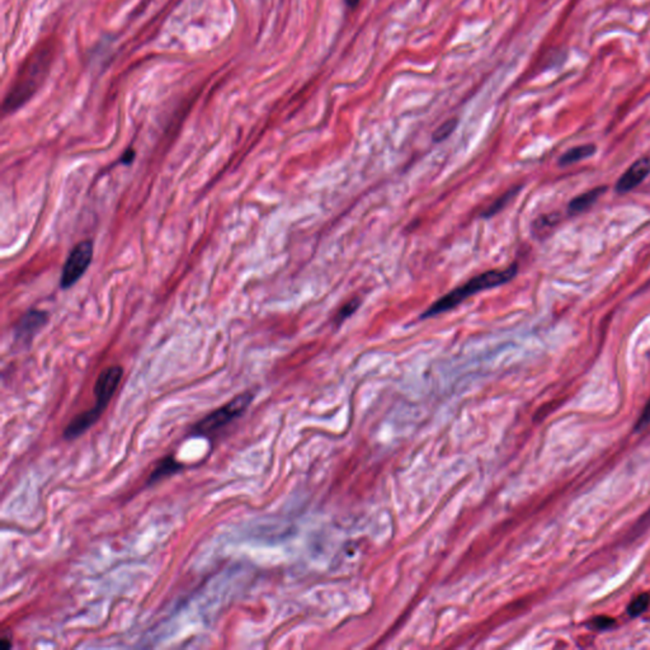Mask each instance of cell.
Wrapping results in <instances>:
<instances>
[{
    "instance_id": "277c9868",
    "label": "cell",
    "mask_w": 650,
    "mask_h": 650,
    "mask_svg": "<svg viewBox=\"0 0 650 650\" xmlns=\"http://www.w3.org/2000/svg\"><path fill=\"white\" fill-rule=\"evenodd\" d=\"M93 253V242L89 239L78 243L71 250L66 262L64 264L63 273L60 278V286L63 290H68L82 278L92 263Z\"/></svg>"
},
{
    "instance_id": "ac0fdd59",
    "label": "cell",
    "mask_w": 650,
    "mask_h": 650,
    "mask_svg": "<svg viewBox=\"0 0 650 650\" xmlns=\"http://www.w3.org/2000/svg\"><path fill=\"white\" fill-rule=\"evenodd\" d=\"M133 158H135V152H133L132 149H129V150H126L121 161L125 163V164H131L132 161H133Z\"/></svg>"
},
{
    "instance_id": "7a4b0ae2",
    "label": "cell",
    "mask_w": 650,
    "mask_h": 650,
    "mask_svg": "<svg viewBox=\"0 0 650 650\" xmlns=\"http://www.w3.org/2000/svg\"><path fill=\"white\" fill-rule=\"evenodd\" d=\"M517 272H519V266L513 263L510 267L503 268V270H486L484 273L472 277L468 282L450 291L442 298H438L435 304L431 305L428 309L423 312L421 319L432 318L443 312H450L451 309L456 308L457 305L461 304L463 301L472 295H477L480 291L494 289V287H498V286L512 281L513 278L517 276Z\"/></svg>"
},
{
    "instance_id": "5b68a950",
    "label": "cell",
    "mask_w": 650,
    "mask_h": 650,
    "mask_svg": "<svg viewBox=\"0 0 650 650\" xmlns=\"http://www.w3.org/2000/svg\"><path fill=\"white\" fill-rule=\"evenodd\" d=\"M124 370L121 366H110L104 368L98 376L96 385H94V396H96V405L93 409L98 414H103L104 410L108 407L113 395L118 389L120 382L122 380Z\"/></svg>"
},
{
    "instance_id": "ba28073f",
    "label": "cell",
    "mask_w": 650,
    "mask_h": 650,
    "mask_svg": "<svg viewBox=\"0 0 650 650\" xmlns=\"http://www.w3.org/2000/svg\"><path fill=\"white\" fill-rule=\"evenodd\" d=\"M185 469V465L180 463L174 455H168L160 458L158 463L154 466L150 475L147 477V485H154L161 482L163 479L172 477L174 474L180 472Z\"/></svg>"
},
{
    "instance_id": "52a82bcc",
    "label": "cell",
    "mask_w": 650,
    "mask_h": 650,
    "mask_svg": "<svg viewBox=\"0 0 650 650\" xmlns=\"http://www.w3.org/2000/svg\"><path fill=\"white\" fill-rule=\"evenodd\" d=\"M650 173V158H640L628 168V171L616 182V191L626 194L637 187Z\"/></svg>"
},
{
    "instance_id": "7c38bea8",
    "label": "cell",
    "mask_w": 650,
    "mask_h": 650,
    "mask_svg": "<svg viewBox=\"0 0 650 650\" xmlns=\"http://www.w3.org/2000/svg\"><path fill=\"white\" fill-rule=\"evenodd\" d=\"M650 597L648 593L639 595L634 598V601L630 603L629 607H628V612H629V615L633 616V617H637V616L642 615L644 611L648 609Z\"/></svg>"
},
{
    "instance_id": "e0dca14e",
    "label": "cell",
    "mask_w": 650,
    "mask_h": 650,
    "mask_svg": "<svg viewBox=\"0 0 650 650\" xmlns=\"http://www.w3.org/2000/svg\"><path fill=\"white\" fill-rule=\"evenodd\" d=\"M650 423V399L647 403L645 408H644L643 413L640 415L639 421H637V424H635V429L637 431H640V429L645 428L648 424Z\"/></svg>"
},
{
    "instance_id": "d6986e66",
    "label": "cell",
    "mask_w": 650,
    "mask_h": 650,
    "mask_svg": "<svg viewBox=\"0 0 650 650\" xmlns=\"http://www.w3.org/2000/svg\"><path fill=\"white\" fill-rule=\"evenodd\" d=\"M345 1H346L347 7L351 8V9L357 7L360 4V0H345Z\"/></svg>"
},
{
    "instance_id": "3957f363",
    "label": "cell",
    "mask_w": 650,
    "mask_h": 650,
    "mask_svg": "<svg viewBox=\"0 0 650 650\" xmlns=\"http://www.w3.org/2000/svg\"><path fill=\"white\" fill-rule=\"evenodd\" d=\"M254 395L250 391L238 395L220 408L203 417L192 426L191 435L196 437L212 436L216 432L225 428L228 424L238 419L248 409Z\"/></svg>"
},
{
    "instance_id": "6da1fadb",
    "label": "cell",
    "mask_w": 650,
    "mask_h": 650,
    "mask_svg": "<svg viewBox=\"0 0 650 650\" xmlns=\"http://www.w3.org/2000/svg\"><path fill=\"white\" fill-rule=\"evenodd\" d=\"M54 55L55 50L51 42L42 45L32 54H29L22 64L21 69L18 70L7 97L4 99L3 108L6 113H13L34 97L49 74Z\"/></svg>"
},
{
    "instance_id": "8992f818",
    "label": "cell",
    "mask_w": 650,
    "mask_h": 650,
    "mask_svg": "<svg viewBox=\"0 0 650 650\" xmlns=\"http://www.w3.org/2000/svg\"><path fill=\"white\" fill-rule=\"evenodd\" d=\"M48 312L41 310H29L26 312L15 326V342L21 346H29L32 339L40 333L42 328L48 323Z\"/></svg>"
},
{
    "instance_id": "2e32d148",
    "label": "cell",
    "mask_w": 650,
    "mask_h": 650,
    "mask_svg": "<svg viewBox=\"0 0 650 650\" xmlns=\"http://www.w3.org/2000/svg\"><path fill=\"white\" fill-rule=\"evenodd\" d=\"M615 625V619L609 616H597L592 620V626L595 630H607Z\"/></svg>"
},
{
    "instance_id": "8fae6325",
    "label": "cell",
    "mask_w": 650,
    "mask_h": 650,
    "mask_svg": "<svg viewBox=\"0 0 650 650\" xmlns=\"http://www.w3.org/2000/svg\"><path fill=\"white\" fill-rule=\"evenodd\" d=\"M561 220L558 214L541 215L533 224V231L537 238H542L551 231Z\"/></svg>"
},
{
    "instance_id": "9c48e42d",
    "label": "cell",
    "mask_w": 650,
    "mask_h": 650,
    "mask_svg": "<svg viewBox=\"0 0 650 650\" xmlns=\"http://www.w3.org/2000/svg\"><path fill=\"white\" fill-rule=\"evenodd\" d=\"M606 189H607L606 187H595L588 192L577 196L568 205V211L572 215L582 214L587 211L588 208H592L602 194L606 192Z\"/></svg>"
},
{
    "instance_id": "5bb4252c",
    "label": "cell",
    "mask_w": 650,
    "mask_h": 650,
    "mask_svg": "<svg viewBox=\"0 0 650 650\" xmlns=\"http://www.w3.org/2000/svg\"><path fill=\"white\" fill-rule=\"evenodd\" d=\"M360 304L361 303L359 298H354V300L348 301L347 304L343 305V306L339 309V312H337V315H335V318H334V322L338 325L342 324L347 318H349L352 314L356 312Z\"/></svg>"
},
{
    "instance_id": "4fadbf2b",
    "label": "cell",
    "mask_w": 650,
    "mask_h": 650,
    "mask_svg": "<svg viewBox=\"0 0 650 650\" xmlns=\"http://www.w3.org/2000/svg\"><path fill=\"white\" fill-rule=\"evenodd\" d=\"M457 124H458L457 118H451V120H447L445 124H442V125L440 126V127L437 129L436 131H435V133H433V140H435L436 143H440V141L446 140V138L450 136L452 132L456 130Z\"/></svg>"
},
{
    "instance_id": "30bf717a",
    "label": "cell",
    "mask_w": 650,
    "mask_h": 650,
    "mask_svg": "<svg viewBox=\"0 0 650 650\" xmlns=\"http://www.w3.org/2000/svg\"><path fill=\"white\" fill-rule=\"evenodd\" d=\"M597 147L593 144H584V145L575 146L573 149L564 152L559 159V166H572L575 163L588 159L595 155Z\"/></svg>"
},
{
    "instance_id": "9a60e30c",
    "label": "cell",
    "mask_w": 650,
    "mask_h": 650,
    "mask_svg": "<svg viewBox=\"0 0 650 650\" xmlns=\"http://www.w3.org/2000/svg\"><path fill=\"white\" fill-rule=\"evenodd\" d=\"M519 191V188H514L512 191L507 192L505 196L499 197L498 200L496 201V203L491 205V208H488V211H486L485 216H491V215L497 214L498 211H500L502 208H505V205H507L510 201L512 200L513 197L516 196V194H517Z\"/></svg>"
}]
</instances>
